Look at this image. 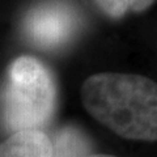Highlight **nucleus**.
<instances>
[{"mask_svg":"<svg viewBox=\"0 0 157 157\" xmlns=\"http://www.w3.org/2000/svg\"><path fill=\"white\" fill-rule=\"evenodd\" d=\"M88 113L107 128L132 140L157 141V82L127 73H97L81 88Z\"/></svg>","mask_w":157,"mask_h":157,"instance_id":"1","label":"nucleus"},{"mask_svg":"<svg viewBox=\"0 0 157 157\" xmlns=\"http://www.w3.org/2000/svg\"><path fill=\"white\" fill-rule=\"evenodd\" d=\"M56 88L51 72L32 56H20L9 66L0 100L4 127L12 134L41 131L55 110Z\"/></svg>","mask_w":157,"mask_h":157,"instance_id":"2","label":"nucleus"},{"mask_svg":"<svg viewBox=\"0 0 157 157\" xmlns=\"http://www.w3.org/2000/svg\"><path fill=\"white\" fill-rule=\"evenodd\" d=\"M77 24V14L71 6L51 0L34 7L26 14L24 32L34 45L42 48H55L72 38Z\"/></svg>","mask_w":157,"mask_h":157,"instance_id":"3","label":"nucleus"},{"mask_svg":"<svg viewBox=\"0 0 157 157\" xmlns=\"http://www.w3.org/2000/svg\"><path fill=\"white\" fill-rule=\"evenodd\" d=\"M51 139L42 131H21L0 143V157H51Z\"/></svg>","mask_w":157,"mask_h":157,"instance_id":"4","label":"nucleus"},{"mask_svg":"<svg viewBox=\"0 0 157 157\" xmlns=\"http://www.w3.org/2000/svg\"><path fill=\"white\" fill-rule=\"evenodd\" d=\"M51 157H88L89 143L78 130L64 127L59 130L51 140Z\"/></svg>","mask_w":157,"mask_h":157,"instance_id":"5","label":"nucleus"},{"mask_svg":"<svg viewBox=\"0 0 157 157\" xmlns=\"http://www.w3.org/2000/svg\"><path fill=\"white\" fill-rule=\"evenodd\" d=\"M98 8L111 18H121L127 12H143L155 0H94Z\"/></svg>","mask_w":157,"mask_h":157,"instance_id":"6","label":"nucleus"},{"mask_svg":"<svg viewBox=\"0 0 157 157\" xmlns=\"http://www.w3.org/2000/svg\"><path fill=\"white\" fill-rule=\"evenodd\" d=\"M88 157H114V156H110V155H92V156H88Z\"/></svg>","mask_w":157,"mask_h":157,"instance_id":"7","label":"nucleus"}]
</instances>
